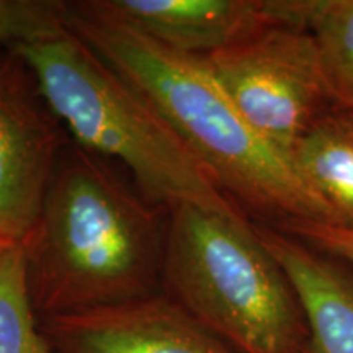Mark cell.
<instances>
[{
    "instance_id": "obj_1",
    "label": "cell",
    "mask_w": 353,
    "mask_h": 353,
    "mask_svg": "<svg viewBox=\"0 0 353 353\" xmlns=\"http://www.w3.org/2000/svg\"><path fill=\"white\" fill-rule=\"evenodd\" d=\"M68 28L164 118L221 190L281 226L341 224L291 159L247 123L205 57L169 50L83 2L69 3Z\"/></svg>"
},
{
    "instance_id": "obj_2",
    "label": "cell",
    "mask_w": 353,
    "mask_h": 353,
    "mask_svg": "<svg viewBox=\"0 0 353 353\" xmlns=\"http://www.w3.org/2000/svg\"><path fill=\"white\" fill-rule=\"evenodd\" d=\"M162 206L136 195L88 151L57 162L21 242L34 312L90 311L154 294L164 275Z\"/></svg>"
},
{
    "instance_id": "obj_3",
    "label": "cell",
    "mask_w": 353,
    "mask_h": 353,
    "mask_svg": "<svg viewBox=\"0 0 353 353\" xmlns=\"http://www.w3.org/2000/svg\"><path fill=\"white\" fill-rule=\"evenodd\" d=\"M57 121L83 151L114 157L154 205L244 218L164 118L72 32L13 44Z\"/></svg>"
},
{
    "instance_id": "obj_4",
    "label": "cell",
    "mask_w": 353,
    "mask_h": 353,
    "mask_svg": "<svg viewBox=\"0 0 353 353\" xmlns=\"http://www.w3.org/2000/svg\"><path fill=\"white\" fill-rule=\"evenodd\" d=\"M167 213V296L237 353H306L296 293L255 228L190 205Z\"/></svg>"
},
{
    "instance_id": "obj_5",
    "label": "cell",
    "mask_w": 353,
    "mask_h": 353,
    "mask_svg": "<svg viewBox=\"0 0 353 353\" xmlns=\"http://www.w3.org/2000/svg\"><path fill=\"white\" fill-rule=\"evenodd\" d=\"M205 61L247 123L290 159L332 101L306 30L268 23Z\"/></svg>"
},
{
    "instance_id": "obj_6",
    "label": "cell",
    "mask_w": 353,
    "mask_h": 353,
    "mask_svg": "<svg viewBox=\"0 0 353 353\" xmlns=\"http://www.w3.org/2000/svg\"><path fill=\"white\" fill-rule=\"evenodd\" d=\"M56 121L13 52L0 63V245L21 244L37 223L57 165Z\"/></svg>"
},
{
    "instance_id": "obj_7",
    "label": "cell",
    "mask_w": 353,
    "mask_h": 353,
    "mask_svg": "<svg viewBox=\"0 0 353 353\" xmlns=\"http://www.w3.org/2000/svg\"><path fill=\"white\" fill-rule=\"evenodd\" d=\"M54 353H237L167 296L43 317Z\"/></svg>"
},
{
    "instance_id": "obj_8",
    "label": "cell",
    "mask_w": 353,
    "mask_h": 353,
    "mask_svg": "<svg viewBox=\"0 0 353 353\" xmlns=\"http://www.w3.org/2000/svg\"><path fill=\"white\" fill-rule=\"evenodd\" d=\"M83 3L169 50L190 56L213 54L270 23L262 0H88Z\"/></svg>"
},
{
    "instance_id": "obj_9",
    "label": "cell",
    "mask_w": 353,
    "mask_h": 353,
    "mask_svg": "<svg viewBox=\"0 0 353 353\" xmlns=\"http://www.w3.org/2000/svg\"><path fill=\"white\" fill-rule=\"evenodd\" d=\"M301 306L307 329L306 353H353V283L296 237L257 226Z\"/></svg>"
},
{
    "instance_id": "obj_10",
    "label": "cell",
    "mask_w": 353,
    "mask_h": 353,
    "mask_svg": "<svg viewBox=\"0 0 353 353\" xmlns=\"http://www.w3.org/2000/svg\"><path fill=\"white\" fill-rule=\"evenodd\" d=\"M270 23L312 34L330 100L353 113V0H262Z\"/></svg>"
},
{
    "instance_id": "obj_11",
    "label": "cell",
    "mask_w": 353,
    "mask_h": 353,
    "mask_svg": "<svg viewBox=\"0 0 353 353\" xmlns=\"http://www.w3.org/2000/svg\"><path fill=\"white\" fill-rule=\"evenodd\" d=\"M291 162L342 226L353 228V113L325 112L298 141Z\"/></svg>"
},
{
    "instance_id": "obj_12",
    "label": "cell",
    "mask_w": 353,
    "mask_h": 353,
    "mask_svg": "<svg viewBox=\"0 0 353 353\" xmlns=\"http://www.w3.org/2000/svg\"><path fill=\"white\" fill-rule=\"evenodd\" d=\"M34 314L23 245H0V353H54Z\"/></svg>"
},
{
    "instance_id": "obj_13",
    "label": "cell",
    "mask_w": 353,
    "mask_h": 353,
    "mask_svg": "<svg viewBox=\"0 0 353 353\" xmlns=\"http://www.w3.org/2000/svg\"><path fill=\"white\" fill-rule=\"evenodd\" d=\"M69 3L59 0H0V43H30L68 33Z\"/></svg>"
},
{
    "instance_id": "obj_14",
    "label": "cell",
    "mask_w": 353,
    "mask_h": 353,
    "mask_svg": "<svg viewBox=\"0 0 353 353\" xmlns=\"http://www.w3.org/2000/svg\"><path fill=\"white\" fill-rule=\"evenodd\" d=\"M283 231L296 239L306 241L319 250L334 254L353 267V228L330 223H291Z\"/></svg>"
}]
</instances>
